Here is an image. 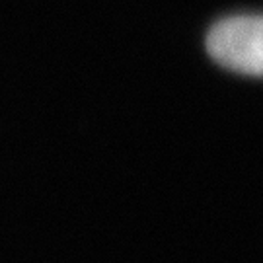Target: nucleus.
<instances>
[{"mask_svg": "<svg viewBox=\"0 0 263 263\" xmlns=\"http://www.w3.org/2000/svg\"><path fill=\"white\" fill-rule=\"evenodd\" d=\"M207 51L224 68L263 76V16L244 14L220 20L209 31Z\"/></svg>", "mask_w": 263, "mask_h": 263, "instance_id": "f257e3e1", "label": "nucleus"}]
</instances>
